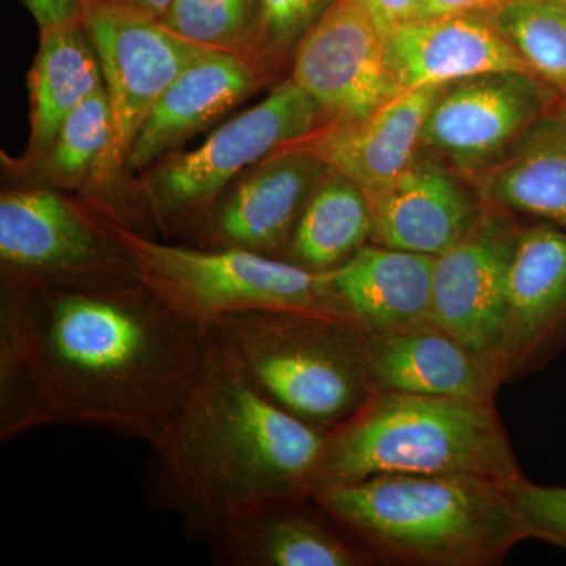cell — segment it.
<instances>
[{
	"instance_id": "cell-20",
	"label": "cell",
	"mask_w": 566,
	"mask_h": 566,
	"mask_svg": "<svg viewBox=\"0 0 566 566\" xmlns=\"http://www.w3.org/2000/svg\"><path fill=\"white\" fill-rule=\"evenodd\" d=\"M442 88L400 93L364 120L324 125L294 145L352 178L371 199L416 161L424 118Z\"/></svg>"
},
{
	"instance_id": "cell-9",
	"label": "cell",
	"mask_w": 566,
	"mask_h": 566,
	"mask_svg": "<svg viewBox=\"0 0 566 566\" xmlns=\"http://www.w3.org/2000/svg\"><path fill=\"white\" fill-rule=\"evenodd\" d=\"M82 24L102 62L112 111V140L92 188H106L163 93L197 59L216 51L189 43L158 20L114 0H82Z\"/></svg>"
},
{
	"instance_id": "cell-11",
	"label": "cell",
	"mask_w": 566,
	"mask_h": 566,
	"mask_svg": "<svg viewBox=\"0 0 566 566\" xmlns=\"http://www.w3.org/2000/svg\"><path fill=\"white\" fill-rule=\"evenodd\" d=\"M292 77L326 125L364 120L403 93L387 65L386 36L356 0H337L301 40Z\"/></svg>"
},
{
	"instance_id": "cell-15",
	"label": "cell",
	"mask_w": 566,
	"mask_h": 566,
	"mask_svg": "<svg viewBox=\"0 0 566 566\" xmlns=\"http://www.w3.org/2000/svg\"><path fill=\"white\" fill-rule=\"evenodd\" d=\"M329 166L304 148H283L245 170L208 221L210 248H240L282 259Z\"/></svg>"
},
{
	"instance_id": "cell-6",
	"label": "cell",
	"mask_w": 566,
	"mask_h": 566,
	"mask_svg": "<svg viewBox=\"0 0 566 566\" xmlns=\"http://www.w3.org/2000/svg\"><path fill=\"white\" fill-rule=\"evenodd\" d=\"M102 216L125 249L139 281L182 318L207 327L222 316L266 308L349 314L329 273H312L275 256L240 248L163 243Z\"/></svg>"
},
{
	"instance_id": "cell-24",
	"label": "cell",
	"mask_w": 566,
	"mask_h": 566,
	"mask_svg": "<svg viewBox=\"0 0 566 566\" xmlns=\"http://www.w3.org/2000/svg\"><path fill=\"white\" fill-rule=\"evenodd\" d=\"M374 214L367 193L329 167L301 216L282 260L312 273H331L370 243Z\"/></svg>"
},
{
	"instance_id": "cell-27",
	"label": "cell",
	"mask_w": 566,
	"mask_h": 566,
	"mask_svg": "<svg viewBox=\"0 0 566 566\" xmlns=\"http://www.w3.org/2000/svg\"><path fill=\"white\" fill-rule=\"evenodd\" d=\"M491 17L536 76L566 96V0H510Z\"/></svg>"
},
{
	"instance_id": "cell-19",
	"label": "cell",
	"mask_w": 566,
	"mask_h": 566,
	"mask_svg": "<svg viewBox=\"0 0 566 566\" xmlns=\"http://www.w3.org/2000/svg\"><path fill=\"white\" fill-rule=\"evenodd\" d=\"M367 334L374 392L494 403L502 386L494 365L430 319Z\"/></svg>"
},
{
	"instance_id": "cell-23",
	"label": "cell",
	"mask_w": 566,
	"mask_h": 566,
	"mask_svg": "<svg viewBox=\"0 0 566 566\" xmlns=\"http://www.w3.org/2000/svg\"><path fill=\"white\" fill-rule=\"evenodd\" d=\"M103 85L102 62L82 21L43 29L29 76L31 139L24 156L46 150L71 112Z\"/></svg>"
},
{
	"instance_id": "cell-12",
	"label": "cell",
	"mask_w": 566,
	"mask_h": 566,
	"mask_svg": "<svg viewBox=\"0 0 566 566\" xmlns=\"http://www.w3.org/2000/svg\"><path fill=\"white\" fill-rule=\"evenodd\" d=\"M520 226L515 214L486 202L472 229L436 256L428 319L490 360L495 370L504 329L506 275Z\"/></svg>"
},
{
	"instance_id": "cell-17",
	"label": "cell",
	"mask_w": 566,
	"mask_h": 566,
	"mask_svg": "<svg viewBox=\"0 0 566 566\" xmlns=\"http://www.w3.org/2000/svg\"><path fill=\"white\" fill-rule=\"evenodd\" d=\"M386 57L401 92L442 87L497 71L535 74L486 13L406 22L387 33Z\"/></svg>"
},
{
	"instance_id": "cell-3",
	"label": "cell",
	"mask_w": 566,
	"mask_h": 566,
	"mask_svg": "<svg viewBox=\"0 0 566 566\" xmlns=\"http://www.w3.org/2000/svg\"><path fill=\"white\" fill-rule=\"evenodd\" d=\"M308 495L375 564L497 566L531 538L509 485L480 476L382 474Z\"/></svg>"
},
{
	"instance_id": "cell-21",
	"label": "cell",
	"mask_w": 566,
	"mask_h": 566,
	"mask_svg": "<svg viewBox=\"0 0 566 566\" xmlns=\"http://www.w3.org/2000/svg\"><path fill=\"white\" fill-rule=\"evenodd\" d=\"M434 264L427 253L368 243L329 274L349 314L381 333L428 319Z\"/></svg>"
},
{
	"instance_id": "cell-14",
	"label": "cell",
	"mask_w": 566,
	"mask_h": 566,
	"mask_svg": "<svg viewBox=\"0 0 566 566\" xmlns=\"http://www.w3.org/2000/svg\"><path fill=\"white\" fill-rule=\"evenodd\" d=\"M222 566H367L375 560L308 494L270 499L199 539Z\"/></svg>"
},
{
	"instance_id": "cell-28",
	"label": "cell",
	"mask_w": 566,
	"mask_h": 566,
	"mask_svg": "<svg viewBox=\"0 0 566 566\" xmlns=\"http://www.w3.org/2000/svg\"><path fill=\"white\" fill-rule=\"evenodd\" d=\"M337 0H260L262 33L260 46L271 66L293 59L308 31Z\"/></svg>"
},
{
	"instance_id": "cell-4",
	"label": "cell",
	"mask_w": 566,
	"mask_h": 566,
	"mask_svg": "<svg viewBox=\"0 0 566 566\" xmlns=\"http://www.w3.org/2000/svg\"><path fill=\"white\" fill-rule=\"evenodd\" d=\"M382 474L471 475L510 485L523 472L494 403L371 392L326 434L315 486Z\"/></svg>"
},
{
	"instance_id": "cell-10",
	"label": "cell",
	"mask_w": 566,
	"mask_h": 566,
	"mask_svg": "<svg viewBox=\"0 0 566 566\" xmlns=\"http://www.w3.org/2000/svg\"><path fill=\"white\" fill-rule=\"evenodd\" d=\"M564 98L527 71H497L444 85L424 118L419 155L461 175L493 169Z\"/></svg>"
},
{
	"instance_id": "cell-33",
	"label": "cell",
	"mask_w": 566,
	"mask_h": 566,
	"mask_svg": "<svg viewBox=\"0 0 566 566\" xmlns=\"http://www.w3.org/2000/svg\"><path fill=\"white\" fill-rule=\"evenodd\" d=\"M114 2L122 3L128 9L139 11V13L147 14L153 20L161 21L164 14L172 6L174 0H114Z\"/></svg>"
},
{
	"instance_id": "cell-32",
	"label": "cell",
	"mask_w": 566,
	"mask_h": 566,
	"mask_svg": "<svg viewBox=\"0 0 566 566\" xmlns=\"http://www.w3.org/2000/svg\"><path fill=\"white\" fill-rule=\"evenodd\" d=\"M509 2L510 0H419L417 20L461 13L493 14Z\"/></svg>"
},
{
	"instance_id": "cell-22",
	"label": "cell",
	"mask_w": 566,
	"mask_h": 566,
	"mask_svg": "<svg viewBox=\"0 0 566 566\" xmlns=\"http://www.w3.org/2000/svg\"><path fill=\"white\" fill-rule=\"evenodd\" d=\"M475 178L485 202L566 229V96L501 163Z\"/></svg>"
},
{
	"instance_id": "cell-2",
	"label": "cell",
	"mask_w": 566,
	"mask_h": 566,
	"mask_svg": "<svg viewBox=\"0 0 566 566\" xmlns=\"http://www.w3.org/2000/svg\"><path fill=\"white\" fill-rule=\"evenodd\" d=\"M326 434L268 400L210 337L191 386L148 444V495L199 542L253 505L311 493Z\"/></svg>"
},
{
	"instance_id": "cell-5",
	"label": "cell",
	"mask_w": 566,
	"mask_h": 566,
	"mask_svg": "<svg viewBox=\"0 0 566 566\" xmlns=\"http://www.w3.org/2000/svg\"><path fill=\"white\" fill-rule=\"evenodd\" d=\"M207 331L268 400L323 433L374 392L368 334L352 316L266 308L222 316Z\"/></svg>"
},
{
	"instance_id": "cell-29",
	"label": "cell",
	"mask_w": 566,
	"mask_h": 566,
	"mask_svg": "<svg viewBox=\"0 0 566 566\" xmlns=\"http://www.w3.org/2000/svg\"><path fill=\"white\" fill-rule=\"evenodd\" d=\"M509 493L531 538L566 551V486H543L521 475Z\"/></svg>"
},
{
	"instance_id": "cell-31",
	"label": "cell",
	"mask_w": 566,
	"mask_h": 566,
	"mask_svg": "<svg viewBox=\"0 0 566 566\" xmlns=\"http://www.w3.org/2000/svg\"><path fill=\"white\" fill-rule=\"evenodd\" d=\"M40 31L82 21V0H24Z\"/></svg>"
},
{
	"instance_id": "cell-25",
	"label": "cell",
	"mask_w": 566,
	"mask_h": 566,
	"mask_svg": "<svg viewBox=\"0 0 566 566\" xmlns=\"http://www.w3.org/2000/svg\"><path fill=\"white\" fill-rule=\"evenodd\" d=\"M112 140V111L99 87L76 107L46 150L22 156L14 169L40 188H82L95 180Z\"/></svg>"
},
{
	"instance_id": "cell-7",
	"label": "cell",
	"mask_w": 566,
	"mask_h": 566,
	"mask_svg": "<svg viewBox=\"0 0 566 566\" xmlns=\"http://www.w3.org/2000/svg\"><path fill=\"white\" fill-rule=\"evenodd\" d=\"M324 125L318 104L290 77L223 123L200 147L172 153L150 167L142 185L144 210L164 234L203 238L216 203L233 180Z\"/></svg>"
},
{
	"instance_id": "cell-18",
	"label": "cell",
	"mask_w": 566,
	"mask_h": 566,
	"mask_svg": "<svg viewBox=\"0 0 566 566\" xmlns=\"http://www.w3.org/2000/svg\"><path fill=\"white\" fill-rule=\"evenodd\" d=\"M271 66L226 51L191 63L163 93L133 142L125 170L144 172L233 109L266 80Z\"/></svg>"
},
{
	"instance_id": "cell-1",
	"label": "cell",
	"mask_w": 566,
	"mask_h": 566,
	"mask_svg": "<svg viewBox=\"0 0 566 566\" xmlns=\"http://www.w3.org/2000/svg\"><path fill=\"white\" fill-rule=\"evenodd\" d=\"M210 346L144 283L51 289L3 282L0 441L54 424L150 444Z\"/></svg>"
},
{
	"instance_id": "cell-26",
	"label": "cell",
	"mask_w": 566,
	"mask_h": 566,
	"mask_svg": "<svg viewBox=\"0 0 566 566\" xmlns=\"http://www.w3.org/2000/svg\"><path fill=\"white\" fill-rule=\"evenodd\" d=\"M159 22L189 43L248 55L270 65L260 46V0H174Z\"/></svg>"
},
{
	"instance_id": "cell-30",
	"label": "cell",
	"mask_w": 566,
	"mask_h": 566,
	"mask_svg": "<svg viewBox=\"0 0 566 566\" xmlns=\"http://www.w3.org/2000/svg\"><path fill=\"white\" fill-rule=\"evenodd\" d=\"M382 35L417 20L419 0H356Z\"/></svg>"
},
{
	"instance_id": "cell-13",
	"label": "cell",
	"mask_w": 566,
	"mask_h": 566,
	"mask_svg": "<svg viewBox=\"0 0 566 566\" xmlns=\"http://www.w3.org/2000/svg\"><path fill=\"white\" fill-rule=\"evenodd\" d=\"M566 349V229L521 222L506 275L497 353L502 385L536 374Z\"/></svg>"
},
{
	"instance_id": "cell-16",
	"label": "cell",
	"mask_w": 566,
	"mask_h": 566,
	"mask_svg": "<svg viewBox=\"0 0 566 566\" xmlns=\"http://www.w3.org/2000/svg\"><path fill=\"white\" fill-rule=\"evenodd\" d=\"M368 200L374 214L370 243L433 256L455 245L486 207L479 186L420 155Z\"/></svg>"
},
{
	"instance_id": "cell-8",
	"label": "cell",
	"mask_w": 566,
	"mask_h": 566,
	"mask_svg": "<svg viewBox=\"0 0 566 566\" xmlns=\"http://www.w3.org/2000/svg\"><path fill=\"white\" fill-rule=\"evenodd\" d=\"M3 282L51 289H107L139 282L128 253L104 226L51 188L0 197Z\"/></svg>"
}]
</instances>
